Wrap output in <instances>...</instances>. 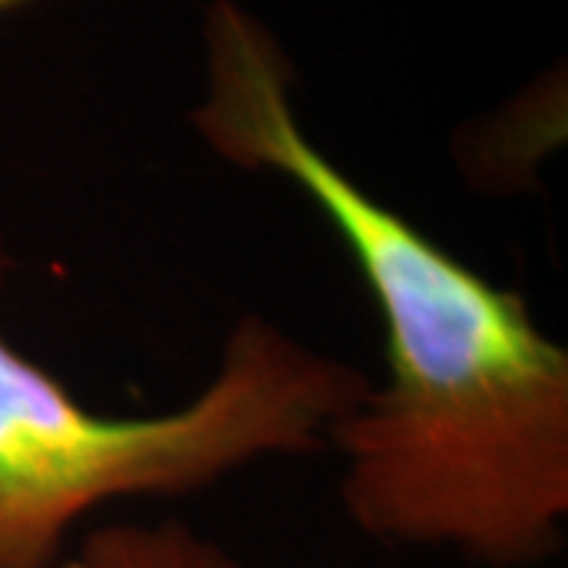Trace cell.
<instances>
[{
  "label": "cell",
  "mask_w": 568,
  "mask_h": 568,
  "mask_svg": "<svg viewBox=\"0 0 568 568\" xmlns=\"http://www.w3.org/2000/svg\"><path fill=\"white\" fill-rule=\"evenodd\" d=\"M366 388L364 369L246 313L186 405L118 417L0 335V568H58L70 530L108 503L203 493L263 458L328 446Z\"/></svg>",
  "instance_id": "7a4b0ae2"
},
{
  "label": "cell",
  "mask_w": 568,
  "mask_h": 568,
  "mask_svg": "<svg viewBox=\"0 0 568 568\" xmlns=\"http://www.w3.org/2000/svg\"><path fill=\"white\" fill-rule=\"evenodd\" d=\"M190 121L224 162L278 174L335 227L383 320L386 383L335 426L342 506L366 537L534 566L568 518V351L310 140L278 39L234 0L205 10Z\"/></svg>",
  "instance_id": "6da1fadb"
},
{
  "label": "cell",
  "mask_w": 568,
  "mask_h": 568,
  "mask_svg": "<svg viewBox=\"0 0 568 568\" xmlns=\"http://www.w3.org/2000/svg\"><path fill=\"white\" fill-rule=\"evenodd\" d=\"M58 568H246L231 549L183 521H121L85 534Z\"/></svg>",
  "instance_id": "3957f363"
},
{
  "label": "cell",
  "mask_w": 568,
  "mask_h": 568,
  "mask_svg": "<svg viewBox=\"0 0 568 568\" xmlns=\"http://www.w3.org/2000/svg\"><path fill=\"white\" fill-rule=\"evenodd\" d=\"M20 3H29V0H0V13L10 10V7H20Z\"/></svg>",
  "instance_id": "277c9868"
}]
</instances>
